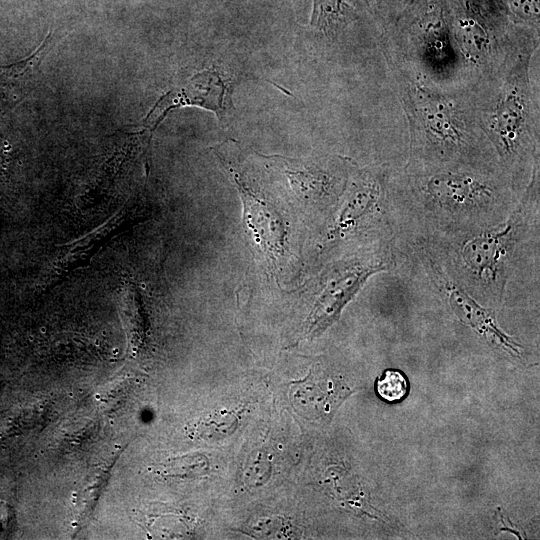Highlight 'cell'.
Returning <instances> with one entry per match:
<instances>
[{
    "label": "cell",
    "instance_id": "15",
    "mask_svg": "<svg viewBox=\"0 0 540 540\" xmlns=\"http://www.w3.org/2000/svg\"><path fill=\"white\" fill-rule=\"evenodd\" d=\"M208 461L203 455H187L175 458L164 465V473L175 477H194L205 474Z\"/></svg>",
    "mask_w": 540,
    "mask_h": 540
},
{
    "label": "cell",
    "instance_id": "8",
    "mask_svg": "<svg viewBox=\"0 0 540 540\" xmlns=\"http://www.w3.org/2000/svg\"><path fill=\"white\" fill-rule=\"evenodd\" d=\"M180 106H197L210 110L222 122L232 106L230 82L215 69H205L189 78L183 86L165 94L147 115L149 129H154L165 115Z\"/></svg>",
    "mask_w": 540,
    "mask_h": 540
},
{
    "label": "cell",
    "instance_id": "12",
    "mask_svg": "<svg viewBox=\"0 0 540 540\" xmlns=\"http://www.w3.org/2000/svg\"><path fill=\"white\" fill-rule=\"evenodd\" d=\"M498 2L513 24L539 30V0H498Z\"/></svg>",
    "mask_w": 540,
    "mask_h": 540
},
{
    "label": "cell",
    "instance_id": "14",
    "mask_svg": "<svg viewBox=\"0 0 540 540\" xmlns=\"http://www.w3.org/2000/svg\"><path fill=\"white\" fill-rule=\"evenodd\" d=\"M239 423L238 417L231 412H221L202 419L196 424L195 431L201 438H223L231 434Z\"/></svg>",
    "mask_w": 540,
    "mask_h": 540
},
{
    "label": "cell",
    "instance_id": "1",
    "mask_svg": "<svg viewBox=\"0 0 540 540\" xmlns=\"http://www.w3.org/2000/svg\"><path fill=\"white\" fill-rule=\"evenodd\" d=\"M539 30L514 25L501 63L473 86L481 128L500 168L522 193L539 166Z\"/></svg>",
    "mask_w": 540,
    "mask_h": 540
},
{
    "label": "cell",
    "instance_id": "6",
    "mask_svg": "<svg viewBox=\"0 0 540 540\" xmlns=\"http://www.w3.org/2000/svg\"><path fill=\"white\" fill-rule=\"evenodd\" d=\"M392 254L386 242L369 254L344 262L324 278L306 319L304 334L319 336L338 320L343 308L372 275L389 268Z\"/></svg>",
    "mask_w": 540,
    "mask_h": 540
},
{
    "label": "cell",
    "instance_id": "5",
    "mask_svg": "<svg viewBox=\"0 0 540 540\" xmlns=\"http://www.w3.org/2000/svg\"><path fill=\"white\" fill-rule=\"evenodd\" d=\"M380 46L436 87L468 89L479 79L458 46L451 9L440 0L422 3L410 17L383 31Z\"/></svg>",
    "mask_w": 540,
    "mask_h": 540
},
{
    "label": "cell",
    "instance_id": "13",
    "mask_svg": "<svg viewBox=\"0 0 540 540\" xmlns=\"http://www.w3.org/2000/svg\"><path fill=\"white\" fill-rule=\"evenodd\" d=\"M408 391V380L399 370H385L376 381V392L387 403L402 401L407 396Z\"/></svg>",
    "mask_w": 540,
    "mask_h": 540
},
{
    "label": "cell",
    "instance_id": "4",
    "mask_svg": "<svg viewBox=\"0 0 540 540\" xmlns=\"http://www.w3.org/2000/svg\"><path fill=\"white\" fill-rule=\"evenodd\" d=\"M537 167L511 213L501 222L448 238V264L439 262L448 276L478 299H499L512 272L517 250L538 210Z\"/></svg>",
    "mask_w": 540,
    "mask_h": 540
},
{
    "label": "cell",
    "instance_id": "7",
    "mask_svg": "<svg viewBox=\"0 0 540 540\" xmlns=\"http://www.w3.org/2000/svg\"><path fill=\"white\" fill-rule=\"evenodd\" d=\"M426 262L430 276L454 314L491 345L513 357H520L521 346L500 330L493 311L480 304L477 299L454 282L428 250H426Z\"/></svg>",
    "mask_w": 540,
    "mask_h": 540
},
{
    "label": "cell",
    "instance_id": "11",
    "mask_svg": "<svg viewBox=\"0 0 540 540\" xmlns=\"http://www.w3.org/2000/svg\"><path fill=\"white\" fill-rule=\"evenodd\" d=\"M350 21L349 6L344 0H313L310 25L327 40L336 42L343 37Z\"/></svg>",
    "mask_w": 540,
    "mask_h": 540
},
{
    "label": "cell",
    "instance_id": "3",
    "mask_svg": "<svg viewBox=\"0 0 540 540\" xmlns=\"http://www.w3.org/2000/svg\"><path fill=\"white\" fill-rule=\"evenodd\" d=\"M394 212H410L431 237L451 238L503 221L519 193L502 172L466 168L391 169Z\"/></svg>",
    "mask_w": 540,
    "mask_h": 540
},
{
    "label": "cell",
    "instance_id": "10",
    "mask_svg": "<svg viewBox=\"0 0 540 540\" xmlns=\"http://www.w3.org/2000/svg\"><path fill=\"white\" fill-rule=\"evenodd\" d=\"M334 383L312 369L309 375L294 382L290 387V399L294 409L304 417H319L327 414L332 404L343 398L333 393Z\"/></svg>",
    "mask_w": 540,
    "mask_h": 540
},
{
    "label": "cell",
    "instance_id": "16",
    "mask_svg": "<svg viewBox=\"0 0 540 540\" xmlns=\"http://www.w3.org/2000/svg\"><path fill=\"white\" fill-rule=\"evenodd\" d=\"M377 3H380V0H375Z\"/></svg>",
    "mask_w": 540,
    "mask_h": 540
},
{
    "label": "cell",
    "instance_id": "9",
    "mask_svg": "<svg viewBox=\"0 0 540 540\" xmlns=\"http://www.w3.org/2000/svg\"><path fill=\"white\" fill-rule=\"evenodd\" d=\"M236 185L244 209V222L265 257L275 262L285 251V230L279 213L224 161Z\"/></svg>",
    "mask_w": 540,
    "mask_h": 540
},
{
    "label": "cell",
    "instance_id": "2",
    "mask_svg": "<svg viewBox=\"0 0 540 540\" xmlns=\"http://www.w3.org/2000/svg\"><path fill=\"white\" fill-rule=\"evenodd\" d=\"M381 50L407 124L408 154L404 166L502 172L481 128L473 87L462 90L436 87L389 50L383 47Z\"/></svg>",
    "mask_w": 540,
    "mask_h": 540
}]
</instances>
